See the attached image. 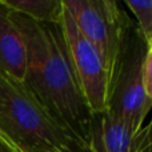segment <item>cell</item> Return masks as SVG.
Here are the masks:
<instances>
[{"label": "cell", "mask_w": 152, "mask_h": 152, "mask_svg": "<svg viewBox=\"0 0 152 152\" xmlns=\"http://www.w3.org/2000/svg\"><path fill=\"white\" fill-rule=\"evenodd\" d=\"M11 19L26 47L23 83L61 124L88 147L92 113L72 67L60 23H37L12 11Z\"/></svg>", "instance_id": "6da1fadb"}, {"label": "cell", "mask_w": 152, "mask_h": 152, "mask_svg": "<svg viewBox=\"0 0 152 152\" xmlns=\"http://www.w3.org/2000/svg\"><path fill=\"white\" fill-rule=\"evenodd\" d=\"M0 132L26 152H91L23 81L1 72Z\"/></svg>", "instance_id": "7a4b0ae2"}, {"label": "cell", "mask_w": 152, "mask_h": 152, "mask_svg": "<svg viewBox=\"0 0 152 152\" xmlns=\"http://www.w3.org/2000/svg\"><path fill=\"white\" fill-rule=\"evenodd\" d=\"M148 44L132 23L123 40L115 68L110 77L107 112L136 134L152 108L143 86V67Z\"/></svg>", "instance_id": "3957f363"}, {"label": "cell", "mask_w": 152, "mask_h": 152, "mask_svg": "<svg viewBox=\"0 0 152 152\" xmlns=\"http://www.w3.org/2000/svg\"><path fill=\"white\" fill-rule=\"evenodd\" d=\"M83 36L112 74L123 40L134 21L116 0H63Z\"/></svg>", "instance_id": "277c9868"}, {"label": "cell", "mask_w": 152, "mask_h": 152, "mask_svg": "<svg viewBox=\"0 0 152 152\" xmlns=\"http://www.w3.org/2000/svg\"><path fill=\"white\" fill-rule=\"evenodd\" d=\"M61 31L72 67L91 113L107 111L110 74L95 47L83 36L68 10L63 4Z\"/></svg>", "instance_id": "5b68a950"}, {"label": "cell", "mask_w": 152, "mask_h": 152, "mask_svg": "<svg viewBox=\"0 0 152 152\" xmlns=\"http://www.w3.org/2000/svg\"><path fill=\"white\" fill-rule=\"evenodd\" d=\"M0 72L19 81L26 76V47L11 19V11L0 0Z\"/></svg>", "instance_id": "8992f818"}, {"label": "cell", "mask_w": 152, "mask_h": 152, "mask_svg": "<svg viewBox=\"0 0 152 152\" xmlns=\"http://www.w3.org/2000/svg\"><path fill=\"white\" fill-rule=\"evenodd\" d=\"M134 134L110 112L94 113L88 147L91 152H134Z\"/></svg>", "instance_id": "52a82bcc"}, {"label": "cell", "mask_w": 152, "mask_h": 152, "mask_svg": "<svg viewBox=\"0 0 152 152\" xmlns=\"http://www.w3.org/2000/svg\"><path fill=\"white\" fill-rule=\"evenodd\" d=\"M10 11L44 24H59L63 15V0H1Z\"/></svg>", "instance_id": "ba28073f"}, {"label": "cell", "mask_w": 152, "mask_h": 152, "mask_svg": "<svg viewBox=\"0 0 152 152\" xmlns=\"http://www.w3.org/2000/svg\"><path fill=\"white\" fill-rule=\"evenodd\" d=\"M124 4L135 15L137 28L150 47L152 43V0H126Z\"/></svg>", "instance_id": "9c48e42d"}, {"label": "cell", "mask_w": 152, "mask_h": 152, "mask_svg": "<svg viewBox=\"0 0 152 152\" xmlns=\"http://www.w3.org/2000/svg\"><path fill=\"white\" fill-rule=\"evenodd\" d=\"M134 152H152V116L132 137Z\"/></svg>", "instance_id": "30bf717a"}, {"label": "cell", "mask_w": 152, "mask_h": 152, "mask_svg": "<svg viewBox=\"0 0 152 152\" xmlns=\"http://www.w3.org/2000/svg\"><path fill=\"white\" fill-rule=\"evenodd\" d=\"M143 86L147 97L152 100V47H148L143 67Z\"/></svg>", "instance_id": "8fae6325"}, {"label": "cell", "mask_w": 152, "mask_h": 152, "mask_svg": "<svg viewBox=\"0 0 152 152\" xmlns=\"http://www.w3.org/2000/svg\"><path fill=\"white\" fill-rule=\"evenodd\" d=\"M0 152H26L0 132Z\"/></svg>", "instance_id": "7c38bea8"}, {"label": "cell", "mask_w": 152, "mask_h": 152, "mask_svg": "<svg viewBox=\"0 0 152 152\" xmlns=\"http://www.w3.org/2000/svg\"><path fill=\"white\" fill-rule=\"evenodd\" d=\"M150 47H152V43H151V45H150Z\"/></svg>", "instance_id": "4fadbf2b"}]
</instances>
